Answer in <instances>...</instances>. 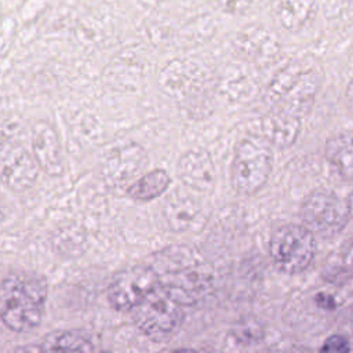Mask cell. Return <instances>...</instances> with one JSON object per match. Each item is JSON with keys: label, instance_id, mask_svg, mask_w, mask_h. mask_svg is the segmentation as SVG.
Returning a JSON list of instances; mask_svg holds the SVG:
<instances>
[{"label": "cell", "instance_id": "6da1fadb", "mask_svg": "<svg viewBox=\"0 0 353 353\" xmlns=\"http://www.w3.org/2000/svg\"><path fill=\"white\" fill-rule=\"evenodd\" d=\"M150 266L159 285L182 306L204 298L212 287V270L200 252L186 245H172L153 255Z\"/></svg>", "mask_w": 353, "mask_h": 353}, {"label": "cell", "instance_id": "7a4b0ae2", "mask_svg": "<svg viewBox=\"0 0 353 353\" xmlns=\"http://www.w3.org/2000/svg\"><path fill=\"white\" fill-rule=\"evenodd\" d=\"M47 284L33 273H12L3 279L0 290V314L12 331L25 332L41 321Z\"/></svg>", "mask_w": 353, "mask_h": 353}, {"label": "cell", "instance_id": "3957f363", "mask_svg": "<svg viewBox=\"0 0 353 353\" xmlns=\"http://www.w3.org/2000/svg\"><path fill=\"white\" fill-rule=\"evenodd\" d=\"M266 142L256 135L239 141L232 163L230 182L240 194H254L266 183L273 164V154Z\"/></svg>", "mask_w": 353, "mask_h": 353}, {"label": "cell", "instance_id": "277c9868", "mask_svg": "<svg viewBox=\"0 0 353 353\" xmlns=\"http://www.w3.org/2000/svg\"><path fill=\"white\" fill-rule=\"evenodd\" d=\"M269 251L277 269L288 274L301 273L309 268L314 258L313 232L302 225H284L273 232Z\"/></svg>", "mask_w": 353, "mask_h": 353}, {"label": "cell", "instance_id": "5b68a950", "mask_svg": "<svg viewBox=\"0 0 353 353\" xmlns=\"http://www.w3.org/2000/svg\"><path fill=\"white\" fill-rule=\"evenodd\" d=\"M182 305L157 285L134 310L135 325L149 338L163 341L179 327L183 313Z\"/></svg>", "mask_w": 353, "mask_h": 353}, {"label": "cell", "instance_id": "8992f818", "mask_svg": "<svg viewBox=\"0 0 353 353\" xmlns=\"http://www.w3.org/2000/svg\"><path fill=\"white\" fill-rule=\"evenodd\" d=\"M159 277L150 265H138L116 276L108 290L109 303L117 310H130L141 303L156 287Z\"/></svg>", "mask_w": 353, "mask_h": 353}, {"label": "cell", "instance_id": "52a82bcc", "mask_svg": "<svg viewBox=\"0 0 353 353\" xmlns=\"http://www.w3.org/2000/svg\"><path fill=\"white\" fill-rule=\"evenodd\" d=\"M349 216L347 204L324 190H316L309 194L302 205L305 226L320 234L336 233L345 226Z\"/></svg>", "mask_w": 353, "mask_h": 353}, {"label": "cell", "instance_id": "ba28073f", "mask_svg": "<svg viewBox=\"0 0 353 353\" xmlns=\"http://www.w3.org/2000/svg\"><path fill=\"white\" fill-rule=\"evenodd\" d=\"M149 164L146 150L138 143H127L113 149L102 165V176L112 189H125L135 182Z\"/></svg>", "mask_w": 353, "mask_h": 353}, {"label": "cell", "instance_id": "9c48e42d", "mask_svg": "<svg viewBox=\"0 0 353 353\" xmlns=\"http://www.w3.org/2000/svg\"><path fill=\"white\" fill-rule=\"evenodd\" d=\"M39 163L23 146L4 145L1 150V179L3 183L14 190L29 189L39 174Z\"/></svg>", "mask_w": 353, "mask_h": 353}, {"label": "cell", "instance_id": "30bf717a", "mask_svg": "<svg viewBox=\"0 0 353 353\" xmlns=\"http://www.w3.org/2000/svg\"><path fill=\"white\" fill-rule=\"evenodd\" d=\"M32 150L40 168L51 175L59 176L63 174L62 148L58 135L47 121H37L32 127Z\"/></svg>", "mask_w": 353, "mask_h": 353}, {"label": "cell", "instance_id": "8fae6325", "mask_svg": "<svg viewBox=\"0 0 353 353\" xmlns=\"http://www.w3.org/2000/svg\"><path fill=\"white\" fill-rule=\"evenodd\" d=\"M178 175L181 181L199 192H212L215 186V167L208 152L204 149H192L183 153L178 160Z\"/></svg>", "mask_w": 353, "mask_h": 353}, {"label": "cell", "instance_id": "7c38bea8", "mask_svg": "<svg viewBox=\"0 0 353 353\" xmlns=\"http://www.w3.org/2000/svg\"><path fill=\"white\" fill-rule=\"evenodd\" d=\"M236 51L254 62H266L279 52L276 37L259 25H247L237 32L233 39Z\"/></svg>", "mask_w": 353, "mask_h": 353}, {"label": "cell", "instance_id": "4fadbf2b", "mask_svg": "<svg viewBox=\"0 0 353 353\" xmlns=\"http://www.w3.org/2000/svg\"><path fill=\"white\" fill-rule=\"evenodd\" d=\"M163 216L174 232L199 230L204 223L200 207L185 196L170 197L163 207Z\"/></svg>", "mask_w": 353, "mask_h": 353}, {"label": "cell", "instance_id": "5bb4252c", "mask_svg": "<svg viewBox=\"0 0 353 353\" xmlns=\"http://www.w3.org/2000/svg\"><path fill=\"white\" fill-rule=\"evenodd\" d=\"M263 138L277 146H288L294 143L299 132V116L280 109H272L262 119Z\"/></svg>", "mask_w": 353, "mask_h": 353}, {"label": "cell", "instance_id": "9a60e30c", "mask_svg": "<svg viewBox=\"0 0 353 353\" xmlns=\"http://www.w3.org/2000/svg\"><path fill=\"white\" fill-rule=\"evenodd\" d=\"M274 21L285 30L301 29L314 12V0H272Z\"/></svg>", "mask_w": 353, "mask_h": 353}, {"label": "cell", "instance_id": "2e32d148", "mask_svg": "<svg viewBox=\"0 0 353 353\" xmlns=\"http://www.w3.org/2000/svg\"><path fill=\"white\" fill-rule=\"evenodd\" d=\"M170 175L164 170H153L142 174L135 182L127 188V194L139 201H149L161 196L170 186Z\"/></svg>", "mask_w": 353, "mask_h": 353}, {"label": "cell", "instance_id": "e0dca14e", "mask_svg": "<svg viewBox=\"0 0 353 353\" xmlns=\"http://www.w3.org/2000/svg\"><path fill=\"white\" fill-rule=\"evenodd\" d=\"M44 352H91L92 342L77 331H54L41 343Z\"/></svg>", "mask_w": 353, "mask_h": 353}, {"label": "cell", "instance_id": "ac0fdd59", "mask_svg": "<svg viewBox=\"0 0 353 353\" xmlns=\"http://www.w3.org/2000/svg\"><path fill=\"white\" fill-rule=\"evenodd\" d=\"M327 159L345 178H353V135H338L325 149Z\"/></svg>", "mask_w": 353, "mask_h": 353}, {"label": "cell", "instance_id": "d6986e66", "mask_svg": "<svg viewBox=\"0 0 353 353\" xmlns=\"http://www.w3.org/2000/svg\"><path fill=\"white\" fill-rule=\"evenodd\" d=\"M218 10L225 14L239 15L247 11L252 3V0H211Z\"/></svg>", "mask_w": 353, "mask_h": 353}, {"label": "cell", "instance_id": "ffe728a7", "mask_svg": "<svg viewBox=\"0 0 353 353\" xmlns=\"http://www.w3.org/2000/svg\"><path fill=\"white\" fill-rule=\"evenodd\" d=\"M321 352H331V353H345L349 352V345L345 338L341 335H331L325 339L321 346Z\"/></svg>", "mask_w": 353, "mask_h": 353}, {"label": "cell", "instance_id": "44dd1931", "mask_svg": "<svg viewBox=\"0 0 353 353\" xmlns=\"http://www.w3.org/2000/svg\"><path fill=\"white\" fill-rule=\"evenodd\" d=\"M339 258H341V262H343L345 266L353 268V239L347 240L342 245V248L339 251Z\"/></svg>", "mask_w": 353, "mask_h": 353}, {"label": "cell", "instance_id": "7402d4cb", "mask_svg": "<svg viewBox=\"0 0 353 353\" xmlns=\"http://www.w3.org/2000/svg\"><path fill=\"white\" fill-rule=\"evenodd\" d=\"M314 299H316L317 305L321 306V307H324V309H332V307H335V305H336L334 296H331V295H328V294H317Z\"/></svg>", "mask_w": 353, "mask_h": 353}, {"label": "cell", "instance_id": "603a6c76", "mask_svg": "<svg viewBox=\"0 0 353 353\" xmlns=\"http://www.w3.org/2000/svg\"><path fill=\"white\" fill-rule=\"evenodd\" d=\"M145 7H150V8H154V7H159L161 3H164L165 0H139Z\"/></svg>", "mask_w": 353, "mask_h": 353}, {"label": "cell", "instance_id": "cb8c5ba5", "mask_svg": "<svg viewBox=\"0 0 353 353\" xmlns=\"http://www.w3.org/2000/svg\"><path fill=\"white\" fill-rule=\"evenodd\" d=\"M346 204H347V210H349V214H350V216L353 218V192L350 193V196H349V199H347Z\"/></svg>", "mask_w": 353, "mask_h": 353}]
</instances>
